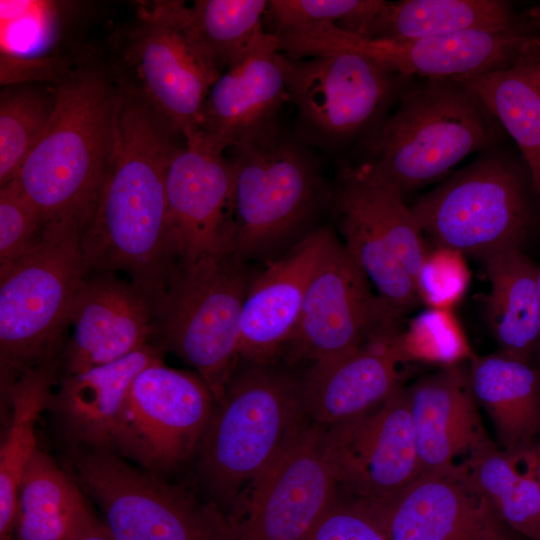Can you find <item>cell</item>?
I'll use <instances>...</instances> for the list:
<instances>
[{
    "label": "cell",
    "instance_id": "7402d4cb",
    "mask_svg": "<svg viewBox=\"0 0 540 540\" xmlns=\"http://www.w3.org/2000/svg\"><path fill=\"white\" fill-rule=\"evenodd\" d=\"M408 394L420 475L467 468L493 443L479 415L468 366L449 364L408 388Z\"/></svg>",
    "mask_w": 540,
    "mask_h": 540
},
{
    "label": "cell",
    "instance_id": "f35d334b",
    "mask_svg": "<svg viewBox=\"0 0 540 540\" xmlns=\"http://www.w3.org/2000/svg\"><path fill=\"white\" fill-rule=\"evenodd\" d=\"M44 220L17 178L0 189V268L23 255L37 240Z\"/></svg>",
    "mask_w": 540,
    "mask_h": 540
},
{
    "label": "cell",
    "instance_id": "8992f818",
    "mask_svg": "<svg viewBox=\"0 0 540 540\" xmlns=\"http://www.w3.org/2000/svg\"><path fill=\"white\" fill-rule=\"evenodd\" d=\"M254 275L234 254L173 266L155 303L158 346L192 366L215 403L240 361L241 313Z\"/></svg>",
    "mask_w": 540,
    "mask_h": 540
},
{
    "label": "cell",
    "instance_id": "f6af8a7d",
    "mask_svg": "<svg viewBox=\"0 0 540 540\" xmlns=\"http://www.w3.org/2000/svg\"><path fill=\"white\" fill-rule=\"evenodd\" d=\"M539 450V467H538V474H539V482H540V444L538 445Z\"/></svg>",
    "mask_w": 540,
    "mask_h": 540
},
{
    "label": "cell",
    "instance_id": "f1b7e54d",
    "mask_svg": "<svg viewBox=\"0 0 540 540\" xmlns=\"http://www.w3.org/2000/svg\"><path fill=\"white\" fill-rule=\"evenodd\" d=\"M58 369V359L30 367L4 393L10 416L0 446V540H14L19 486L38 448L36 423L48 408Z\"/></svg>",
    "mask_w": 540,
    "mask_h": 540
},
{
    "label": "cell",
    "instance_id": "f546056e",
    "mask_svg": "<svg viewBox=\"0 0 540 540\" xmlns=\"http://www.w3.org/2000/svg\"><path fill=\"white\" fill-rule=\"evenodd\" d=\"M461 80L517 144L540 203V46L507 68Z\"/></svg>",
    "mask_w": 540,
    "mask_h": 540
},
{
    "label": "cell",
    "instance_id": "9a60e30c",
    "mask_svg": "<svg viewBox=\"0 0 540 540\" xmlns=\"http://www.w3.org/2000/svg\"><path fill=\"white\" fill-rule=\"evenodd\" d=\"M335 236L314 273L297 326L282 356L290 368L348 355L397 330L400 316L378 295Z\"/></svg>",
    "mask_w": 540,
    "mask_h": 540
},
{
    "label": "cell",
    "instance_id": "d6a6232c",
    "mask_svg": "<svg viewBox=\"0 0 540 540\" xmlns=\"http://www.w3.org/2000/svg\"><path fill=\"white\" fill-rule=\"evenodd\" d=\"M336 187L370 218L417 286L427 251L423 233L400 189L367 161L343 167Z\"/></svg>",
    "mask_w": 540,
    "mask_h": 540
},
{
    "label": "cell",
    "instance_id": "1f68e13d",
    "mask_svg": "<svg viewBox=\"0 0 540 540\" xmlns=\"http://www.w3.org/2000/svg\"><path fill=\"white\" fill-rule=\"evenodd\" d=\"M539 450L508 453L489 444L467 469L501 521L530 540H540Z\"/></svg>",
    "mask_w": 540,
    "mask_h": 540
},
{
    "label": "cell",
    "instance_id": "7c38bea8",
    "mask_svg": "<svg viewBox=\"0 0 540 540\" xmlns=\"http://www.w3.org/2000/svg\"><path fill=\"white\" fill-rule=\"evenodd\" d=\"M281 64L300 137L325 148L377 124L400 86L401 75L352 51L299 59L281 51Z\"/></svg>",
    "mask_w": 540,
    "mask_h": 540
},
{
    "label": "cell",
    "instance_id": "4316f807",
    "mask_svg": "<svg viewBox=\"0 0 540 540\" xmlns=\"http://www.w3.org/2000/svg\"><path fill=\"white\" fill-rule=\"evenodd\" d=\"M70 474L39 446L22 477L14 540H74L100 522Z\"/></svg>",
    "mask_w": 540,
    "mask_h": 540
},
{
    "label": "cell",
    "instance_id": "d590c367",
    "mask_svg": "<svg viewBox=\"0 0 540 540\" xmlns=\"http://www.w3.org/2000/svg\"><path fill=\"white\" fill-rule=\"evenodd\" d=\"M52 97L31 88L5 94L0 102V187L17 177L51 117Z\"/></svg>",
    "mask_w": 540,
    "mask_h": 540
},
{
    "label": "cell",
    "instance_id": "d4e9b609",
    "mask_svg": "<svg viewBox=\"0 0 540 540\" xmlns=\"http://www.w3.org/2000/svg\"><path fill=\"white\" fill-rule=\"evenodd\" d=\"M469 376L478 404L488 414L508 453L540 444V371L529 361L502 354L471 358Z\"/></svg>",
    "mask_w": 540,
    "mask_h": 540
},
{
    "label": "cell",
    "instance_id": "44dd1931",
    "mask_svg": "<svg viewBox=\"0 0 540 540\" xmlns=\"http://www.w3.org/2000/svg\"><path fill=\"white\" fill-rule=\"evenodd\" d=\"M334 238L327 227L314 229L255 273L242 307L240 359L269 363L282 356L311 279Z\"/></svg>",
    "mask_w": 540,
    "mask_h": 540
},
{
    "label": "cell",
    "instance_id": "484cf974",
    "mask_svg": "<svg viewBox=\"0 0 540 540\" xmlns=\"http://www.w3.org/2000/svg\"><path fill=\"white\" fill-rule=\"evenodd\" d=\"M72 4L38 0L0 1L1 84L31 80L56 83L76 63L52 54Z\"/></svg>",
    "mask_w": 540,
    "mask_h": 540
},
{
    "label": "cell",
    "instance_id": "52a82bcc",
    "mask_svg": "<svg viewBox=\"0 0 540 540\" xmlns=\"http://www.w3.org/2000/svg\"><path fill=\"white\" fill-rule=\"evenodd\" d=\"M114 76L175 135L197 131L222 71L194 33L184 1L140 3L122 35Z\"/></svg>",
    "mask_w": 540,
    "mask_h": 540
},
{
    "label": "cell",
    "instance_id": "5b68a950",
    "mask_svg": "<svg viewBox=\"0 0 540 540\" xmlns=\"http://www.w3.org/2000/svg\"><path fill=\"white\" fill-rule=\"evenodd\" d=\"M491 114L461 79H425L366 142L367 162L405 195L489 149Z\"/></svg>",
    "mask_w": 540,
    "mask_h": 540
},
{
    "label": "cell",
    "instance_id": "6da1fadb",
    "mask_svg": "<svg viewBox=\"0 0 540 540\" xmlns=\"http://www.w3.org/2000/svg\"><path fill=\"white\" fill-rule=\"evenodd\" d=\"M122 92L112 158L81 245L89 273L123 271L156 303L173 266L166 177L180 146L145 104Z\"/></svg>",
    "mask_w": 540,
    "mask_h": 540
},
{
    "label": "cell",
    "instance_id": "ffe728a7",
    "mask_svg": "<svg viewBox=\"0 0 540 540\" xmlns=\"http://www.w3.org/2000/svg\"><path fill=\"white\" fill-rule=\"evenodd\" d=\"M154 314V300L131 281L109 272L87 276L72 308L73 333L61 357V374L113 362L146 346L154 335Z\"/></svg>",
    "mask_w": 540,
    "mask_h": 540
},
{
    "label": "cell",
    "instance_id": "4fadbf2b",
    "mask_svg": "<svg viewBox=\"0 0 540 540\" xmlns=\"http://www.w3.org/2000/svg\"><path fill=\"white\" fill-rule=\"evenodd\" d=\"M214 405L198 374L155 362L132 382L110 450L164 477L196 455Z\"/></svg>",
    "mask_w": 540,
    "mask_h": 540
},
{
    "label": "cell",
    "instance_id": "603a6c76",
    "mask_svg": "<svg viewBox=\"0 0 540 540\" xmlns=\"http://www.w3.org/2000/svg\"><path fill=\"white\" fill-rule=\"evenodd\" d=\"M163 351L149 343L116 361L61 374L47 410L66 448L110 450L132 382L163 360Z\"/></svg>",
    "mask_w": 540,
    "mask_h": 540
},
{
    "label": "cell",
    "instance_id": "ba28073f",
    "mask_svg": "<svg viewBox=\"0 0 540 540\" xmlns=\"http://www.w3.org/2000/svg\"><path fill=\"white\" fill-rule=\"evenodd\" d=\"M527 179L509 156L489 148L410 208L437 248L483 259L525 241L532 225Z\"/></svg>",
    "mask_w": 540,
    "mask_h": 540
},
{
    "label": "cell",
    "instance_id": "cb8c5ba5",
    "mask_svg": "<svg viewBox=\"0 0 540 540\" xmlns=\"http://www.w3.org/2000/svg\"><path fill=\"white\" fill-rule=\"evenodd\" d=\"M380 335L356 351L310 364L301 381L306 418L329 427L378 405L400 386L398 364L404 361L395 337Z\"/></svg>",
    "mask_w": 540,
    "mask_h": 540
},
{
    "label": "cell",
    "instance_id": "60d3db41",
    "mask_svg": "<svg viewBox=\"0 0 540 540\" xmlns=\"http://www.w3.org/2000/svg\"><path fill=\"white\" fill-rule=\"evenodd\" d=\"M468 278L460 253L437 248L427 253L417 282L418 294L433 308L447 309L462 295Z\"/></svg>",
    "mask_w": 540,
    "mask_h": 540
},
{
    "label": "cell",
    "instance_id": "b9f144b4",
    "mask_svg": "<svg viewBox=\"0 0 540 540\" xmlns=\"http://www.w3.org/2000/svg\"><path fill=\"white\" fill-rule=\"evenodd\" d=\"M74 540H113L104 529L101 520Z\"/></svg>",
    "mask_w": 540,
    "mask_h": 540
},
{
    "label": "cell",
    "instance_id": "ac0fdd59",
    "mask_svg": "<svg viewBox=\"0 0 540 540\" xmlns=\"http://www.w3.org/2000/svg\"><path fill=\"white\" fill-rule=\"evenodd\" d=\"M288 101L279 38L264 30L212 85L197 132L220 152L270 138Z\"/></svg>",
    "mask_w": 540,
    "mask_h": 540
},
{
    "label": "cell",
    "instance_id": "836d02e7",
    "mask_svg": "<svg viewBox=\"0 0 540 540\" xmlns=\"http://www.w3.org/2000/svg\"><path fill=\"white\" fill-rule=\"evenodd\" d=\"M331 200L342 243L378 296L399 315L413 308L419 297L417 286L381 232L337 187Z\"/></svg>",
    "mask_w": 540,
    "mask_h": 540
},
{
    "label": "cell",
    "instance_id": "83f0119b",
    "mask_svg": "<svg viewBox=\"0 0 540 540\" xmlns=\"http://www.w3.org/2000/svg\"><path fill=\"white\" fill-rule=\"evenodd\" d=\"M481 260L490 284L486 317L499 352L530 362L540 336V267L521 248L501 250Z\"/></svg>",
    "mask_w": 540,
    "mask_h": 540
},
{
    "label": "cell",
    "instance_id": "e575fe53",
    "mask_svg": "<svg viewBox=\"0 0 540 540\" xmlns=\"http://www.w3.org/2000/svg\"><path fill=\"white\" fill-rule=\"evenodd\" d=\"M266 0H197L189 6L194 33L223 72L265 30Z\"/></svg>",
    "mask_w": 540,
    "mask_h": 540
},
{
    "label": "cell",
    "instance_id": "2e32d148",
    "mask_svg": "<svg viewBox=\"0 0 540 540\" xmlns=\"http://www.w3.org/2000/svg\"><path fill=\"white\" fill-rule=\"evenodd\" d=\"M324 456L341 493L389 499L420 476L408 389L325 427Z\"/></svg>",
    "mask_w": 540,
    "mask_h": 540
},
{
    "label": "cell",
    "instance_id": "30bf717a",
    "mask_svg": "<svg viewBox=\"0 0 540 540\" xmlns=\"http://www.w3.org/2000/svg\"><path fill=\"white\" fill-rule=\"evenodd\" d=\"M67 470L113 540H232L226 515L111 450L67 448Z\"/></svg>",
    "mask_w": 540,
    "mask_h": 540
},
{
    "label": "cell",
    "instance_id": "4dcf8cb0",
    "mask_svg": "<svg viewBox=\"0 0 540 540\" xmlns=\"http://www.w3.org/2000/svg\"><path fill=\"white\" fill-rule=\"evenodd\" d=\"M519 26L511 4L501 0L386 1L368 39L416 40L474 29Z\"/></svg>",
    "mask_w": 540,
    "mask_h": 540
},
{
    "label": "cell",
    "instance_id": "7bdbcfd3",
    "mask_svg": "<svg viewBox=\"0 0 540 540\" xmlns=\"http://www.w3.org/2000/svg\"><path fill=\"white\" fill-rule=\"evenodd\" d=\"M530 15L533 19L537 20L540 23V4L534 6L531 9Z\"/></svg>",
    "mask_w": 540,
    "mask_h": 540
},
{
    "label": "cell",
    "instance_id": "277c9868",
    "mask_svg": "<svg viewBox=\"0 0 540 540\" xmlns=\"http://www.w3.org/2000/svg\"><path fill=\"white\" fill-rule=\"evenodd\" d=\"M74 219L46 222L35 243L0 268L1 389L30 367L57 360L89 269Z\"/></svg>",
    "mask_w": 540,
    "mask_h": 540
},
{
    "label": "cell",
    "instance_id": "9c48e42d",
    "mask_svg": "<svg viewBox=\"0 0 540 540\" xmlns=\"http://www.w3.org/2000/svg\"><path fill=\"white\" fill-rule=\"evenodd\" d=\"M234 256L265 257L310 224L329 196L317 164L279 133L231 147Z\"/></svg>",
    "mask_w": 540,
    "mask_h": 540
},
{
    "label": "cell",
    "instance_id": "74e56055",
    "mask_svg": "<svg viewBox=\"0 0 540 540\" xmlns=\"http://www.w3.org/2000/svg\"><path fill=\"white\" fill-rule=\"evenodd\" d=\"M404 360L427 358L457 363L465 352V342L459 326L446 310L432 308L414 318L405 333L395 337Z\"/></svg>",
    "mask_w": 540,
    "mask_h": 540
},
{
    "label": "cell",
    "instance_id": "8d00e7d4",
    "mask_svg": "<svg viewBox=\"0 0 540 540\" xmlns=\"http://www.w3.org/2000/svg\"><path fill=\"white\" fill-rule=\"evenodd\" d=\"M383 0H270L265 18L272 33L333 24L345 33L366 38L384 7Z\"/></svg>",
    "mask_w": 540,
    "mask_h": 540
},
{
    "label": "cell",
    "instance_id": "3957f363",
    "mask_svg": "<svg viewBox=\"0 0 540 540\" xmlns=\"http://www.w3.org/2000/svg\"><path fill=\"white\" fill-rule=\"evenodd\" d=\"M308 421L293 368L240 359L196 452L205 488L226 517L240 492Z\"/></svg>",
    "mask_w": 540,
    "mask_h": 540
},
{
    "label": "cell",
    "instance_id": "7a4b0ae2",
    "mask_svg": "<svg viewBox=\"0 0 540 540\" xmlns=\"http://www.w3.org/2000/svg\"><path fill=\"white\" fill-rule=\"evenodd\" d=\"M51 117L17 180L44 223L88 224L117 135L123 92L113 72L77 61L56 83Z\"/></svg>",
    "mask_w": 540,
    "mask_h": 540
},
{
    "label": "cell",
    "instance_id": "8fae6325",
    "mask_svg": "<svg viewBox=\"0 0 540 540\" xmlns=\"http://www.w3.org/2000/svg\"><path fill=\"white\" fill-rule=\"evenodd\" d=\"M282 46L299 59L334 51L362 54L401 76L461 79L507 68L540 46V38L519 25L474 29L416 40L357 37L333 24L287 32Z\"/></svg>",
    "mask_w": 540,
    "mask_h": 540
},
{
    "label": "cell",
    "instance_id": "d6986e66",
    "mask_svg": "<svg viewBox=\"0 0 540 540\" xmlns=\"http://www.w3.org/2000/svg\"><path fill=\"white\" fill-rule=\"evenodd\" d=\"M371 501L389 540H509L467 468L420 475L395 496Z\"/></svg>",
    "mask_w": 540,
    "mask_h": 540
},
{
    "label": "cell",
    "instance_id": "5bb4252c",
    "mask_svg": "<svg viewBox=\"0 0 540 540\" xmlns=\"http://www.w3.org/2000/svg\"><path fill=\"white\" fill-rule=\"evenodd\" d=\"M325 427L308 421L237 496L227 519L232 540H304L337 498L324 456Z\"/></svg>",
    "mask_w": 540,
    "mask_h": 540
},
{
    "label": "cell",
    "instance_id": "e0dca14e",
    "mask_svg": "<svg viewBox=\"0 0 540 540\" xmlns=\"http://www.w3.org/2000/svg\"><path fill=\"white\" fill-rule=\"evenodd\" d=\"M166 195L173 266L234 254L231 167L224 152L197 131L185 134L170 161Z\"/></svg>",
    "mask_w": 540,
    "mask_h": 540
},
{
    "label": "cell",
    "instance_id": "ee69618b",
    "mask_svg": "<svg viewBox=\"0 0 540 540\" xmlns=\"http://www.w3.org/2000/svg\"><path fill=\"white\" fill-rule=\"evenodd\" d=\"M538 291H539V297H540V269H539V274H538ZM537 350L539 351V354H540V336H539Z\"/></svg>",
    "mask_w": 540,
    "mask_h": 540
},
{
    "label": "cell",
    "instance_id": "ab89813d",
    "mask_svg": "<svg viewBox=\"0 0 540 540\" xmlns=\"http://www.w3.org/2000/svg\"><path fill=\"white\" fill-rule=\"evenodd\" d=\"M304 540H389L371 500L340 492Z\"/></svg>",
    "mask_w": 540,
    "mask_h": 540
}]
</instances>
